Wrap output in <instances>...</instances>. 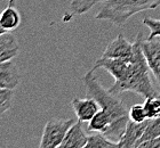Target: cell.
I'll use <instances>...</instances> for the list:
<instances>
[{"label":"cell","instance_id":"8fae6325","mask_svg":"<svg viewBox=\"0 0 160 148\" xmlns=\"http://www.w3.org/2000/svg\"><path fill=\"white\" fill-rule=\"evenodd\" d=\"M20 51V45L16 38L7 32L0 36V63L12 60Z\"/></svg>","mask_w":160,"mask_h":148},{"label":"cell","instance_id":"277c9868","mask_svg":"<svg viewBox=\"0 0 160 148\" xmlns=\"http://www.w3.org/2000/svg\"><path fill=\"white\" fill-rule=\"evenodd\" d=\"M74 123L72 118H52L43 128L40 148H60L67 132Z\"/></svg>","mask_w":160,"mask_h":148},{"label":"cell","instance_id":"6da1fadb","mask_svg":"<svg viewBox=\"0 0 160 148\" xmlns=\"http://www.w3.org/2000/svg\"><path fill=\"white\" fill-rule=\"evenodd\" d=\"M143 33L138 32L134 41V51L132 62L123 78L119 81H114V84L109 90L116 95L130 91L142 96L144 98L157 96L158 92L154 88L150 76V67L142 50Z\"/></svg>","mask_w":160,"mask_h":148},{"label":"cell","instance_id":"ba28073f","mask_svg":"<svg viewBox=\"0 0 160 148\" xmlns=\"http://www.w3.org/2000/svg\"><path fill=\"white\" fill-rule=\"evenodd\" d=\"M72 108H73L78 121L80 122H89L93 116L100 111L98 103L92 97L87 98H74L71 102Z\"/></svg>","mask_w":160,"mask_h":148},{"label":"cell","instance_id":"7402d4cb","mask_svg":"<svg viewBox=\"0 0 160 148\" xmlns=\"http://www.w3.org/2000/svg\"><path fill=\"white\" fill-rule=\"evenodd\" d=\"M5 33H7V31L5 30L2 23H1V20H0V36H1V34H5Z\"/></svg>","mask_w":160,"mask_h":148},{"label":"cell","instance_id":"5b68a950","mask_svg":"<svg viewBox=\"0 0 160 148\" xmlns=\"http://www.w3.org/2000/svg\"><path fill=\"white\" fill-rule=\"evenodd\" d=\"M142 50L148 65L160 87V41L156 39L142 40Z\"/></svg>","mask_w":160,"mask_h":148},{"label":"cell","instance_id":"cb8c5ba5","mask_svg":"<svg viewBox=\"0 0 160 148\" xmlns=\"http://www.w3.org/2000/svg\"><path fill=\"white\" fill-rule=\"evenodd\" d=\"M158 97H159V98H160V93H158Z\"/></svg>","mask_w":160,"mask_h":148},{"label":"cell","instance_id":"7a4b0ae2","mask_svg":"<svg viewBox=\"0 0 160 148\" xmlns=\"http://www.w3.org/2000/svg\"><path fill=\"white\" fill-rule=\"evenodd\" d=\"M95 69H90L86 75L83 76V83L88 97H92L98 103L101 109L110 115L112 120V125L108 138L118 140L122 136L126 125L129 121V109L127 108L122 100L119 98V95H116L110 90H107L102 87L96 75L94 74Z\"/></svg>","mask_w":160,"mask_h":148},{"label":"cell","instance_id":"d6986e66","mask_svg":"<svg viewBox=\"0 0 160 148\" xmlns=\"http://www.w3.org/2000/svg\"><path fill=\"white\" fill-rule=\"evenodd\" d=\"M129 120L134 122H144L149 120L147 116V113H145V109H144L143 105H140V104H136V105H133L129 109Z\"/></svg>","mask_w":160,"mask_h":148},{"label":"cell","instance_id":"ffe728a7","mask_svg":"<svg viewBox=\"0 0 160 148\" xmlns=\"http://www.w3.org/2000/svg\"><path fill=\"white\" fill-rule=\"evenodd\" d=\"M143 24L150 30L148 39H154L157 36H160V20H154L152 17H144Z\"/></svg>","mask_w":160,"mask_h":148},{"label":"cell","instance_id":"9a60e30c","mask_svg":"<svg viewBox=\"0 0 160 148\" xmlns=\"http://www.w3.org/2000/svg\"><path fill=\"white\" fill-rule=\"evenodd\" d=\"M160 136V116L156 118H151L148 122V125L145 128V131H144L142 138L138 140V142L136 144V147L138 148L140 144L144 141H148V140H151V139L156 138V137H159Z\"/></svg>","mask_w":160,"mask_h":148},{"label":"cell","instance_id":"4fadbf2b","mask_svg":"<svg viewBox=\"0 0 160 148\" xmlns=\"http://www.w3.org/2000/svg\"><path fill=\"white\" fill-rule=\"evenodd\" d=\"M111 125H112V120H111L110 115L104 111L100 109L89 121L88 129L93 132H101V133L108 136Z\"/></svg>","mask_w":160,"mask_h":148},{"label":"cell","instance_id":"2e32d148","mask_svg":"<svg viewBox=\"0 0 160 148\" xmlns=\"http://www.w3.org/2000/svg\"><path fill=\"white\" fill-rule=\"evenodd\" d=\"M143 106L149 120L160 116V98L158 97V95L145 98Z\"/></svg>","mask_w":160,"mask_h":148},{"label":"cell","instance_id":"603a6c76","mask_svg":"<svg viewBox=\"0 0 160 148\" xmlns=\"http://www.w3.org/2000/svg\"><path fill=\"white\" fill-rule=\"evenodd\" d=\"M104 1H107V0H97V2H104Z\"/></svg>","mask_w":160,"mask_h":148},{"label":"cell","instance_id":"9c48e42d","mask_svg":"<svg viewBox=\"0 0 160 148\" xmlns=\"http://www.w3.org/2000/svg\"><path fill=\"white\" fill-rule=\"evenodd\" d=\"M81 123L82 122L78 121L71 125L60 148H86L88 136L83 131Z\"/></svg>","mask_w":160,"mask_h":148},{"label":"cell","instance_id":"ac0fdd59","mask_svg":"<svg viewBox=\"0 0 160 148\" xmlns=\"http://www.w3.org/2000/svg\"><path fill=\"white\" fill-rule=\"evenodd\" d=\"M14 92L12 89H0V117L12 107Z\"/></svg>","mask_w":160,"mask_h":148},{"label":"cell","instance_id":"7c38bea8","mask_svg":"<svg viewBox=\"0 0 160 148\" xmlns=\"http://www.w3.org/2000/svg\"><path fill=\"white\" fill-rule=\"evenodd\" d=\"M0 20L7 32L14 31L20 26L21 14L15 7V0H9L8 6L0 13Z\"/></svg>","mask_w":160,"mask_h":148},{"label":"cell","instance_id":"3957f363","mask_svg":"<svg viewBox=\"0 0 160 148\" xmlns=\"http://www.w3.org/2000/svg\"><path fill=\"white\" fill-rule=\"evenodd\" d=\"M158 6H160V0H107L95 18L121 26L135 14L143 10L156 9Z\"/></svg>","mask_w":160,"mask_h":148},{"label":"cell","instance_id":"8992f818","mask_svg":"<svg viewBox=\"0 0 160 148\" xmlns=\"http://www.w3.org/2000/svg\"><path fill=\"white\" fill-rule=\"evenodd\" d=\"M149 120L144 122H134L132 120L128 121L126 129L123 131L122 136L118 140V148H135L142 136H143L145 128L148 125Z\"/></svg>","mask_w":160,"mask_h":148},{"label":"cell","instance_id":"52a82bcc","mask_svg":"<svg viewBox=\"0 0 160 148\" xmlns=\"http://www.w3.org/2000/svg\"><path fill=\"white\" fill-rule=\"evenodd\" d=\"M134 43H130L120 33L107 46L102 54L103 58H127L133 55Z\"/></svg>","mask_w":160,"mask_h":148},{"label":"cell","instance_id":"30bf717a","mask_svg":"<svg viewBox=\"0 0 160 148\" xmlns=\"http://www.w3.org/2000/svg\"><path fill=\"white\" fill-rule=\"evenodd\" d=\"M21 81L16 65L12 60L0 63V89H14Z\"/></svg>","mask_w":160,"mask_h":148},{"label":"cell","instance_id":"5bb4252c","mask_svg":"<svg viewBox=\"0 0 160 148\" xmlns=\"http://www.w3.org/2000/svg\"><path fill=\"white\" fill-rule=\"evenodd\" d=\"M118 148V142L110 140L107 136L101 133V132H95L94 135L88 136V141H87L86 148Z\"/></svg>","mask_w":160,"mask_h":148},{"label":"cell","instance_id":"44dd1931","mask_svg":"<svg viewBox=\"0 0 160 148\" xmlns=\"http://www.w3.org/2000/svg\"><path fill=\"white\" fill-rule=\"evenodd\" d=\"M144 147V148H160V136L159 137H156V138L151 139V140H148V141H144L142 144H140L138 148Z\"/></svg>","mask_w":160,"mask_h":148},{"label":"cell","instance_id":"e0dca14e","mask_svg":"<svg viewBox=\"0 0 160 148\" xmlns=\"http://www.w3.org/2000/svg\"><path fill=\"white\" fill-rule=\"evenodd\" d=\"M97 3V0H71L70 8L73 14L82 15Z\"/></svg>","mask_w":160,"mask_h":148}]
</instances>
